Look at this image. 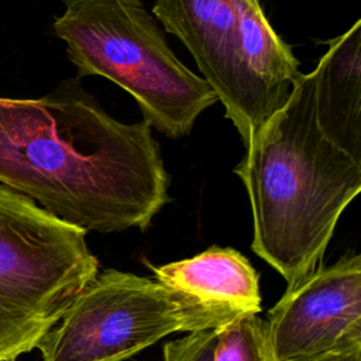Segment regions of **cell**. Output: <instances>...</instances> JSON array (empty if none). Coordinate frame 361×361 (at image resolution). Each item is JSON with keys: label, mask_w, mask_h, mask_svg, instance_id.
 I'll return each mask as SVG.
<instances>
[{"label": "cell", "mask_w": 361, "mask_h": 361, "mask_svg": "<svg viewBox=\"0 0 361 361\" xmlns=\"http://www.w3.org/2000/svg\"><path fill=\"white\" fill-rule=\"evenodd\" d=\"M0 183L99 233L145 230L171 200L151 126L111 117L79 78L39 99L0 97Z\"/></svg>", "instance_id": "cell-1"}, {"label": "cell", "mask_w": 361, "mask_h": 361, "mask_svg": "<svg viewBox=\"0 0 361 361\" xmlns=\"http://www.w3.org/2000/svg\"><path fill=\"white\" fill-rule=\"evenodd\" d=\"M234 172L251 204L252 251L296 285L322 267L341 213L361 190V161L319 127L312 73L293 83Z\"/></svg>", "instance_id": "cell-2"}, {"label": "cell", "mask_w": 361, "mask_h": 361, "mask_svg": "<svg viewBox=\"0 0 361 361\" xmlns=\"http://www.w3.org/2000/svg\"><path fill=\"white\" fill-rule=\"evenodd\" d=\"M54 21L78 78L102 76L124 89L142 120L171 138L189 134L217 97L166 44L141 0H62Z\"/></svg>", "instance_id": "cell-3"}, {"label": "cell", "mask_w": 361, "mask_h": 361, "mask_svg": "<svg viewBox=\"0 0 361 361\" xmlns=\"http://www.w3.org/2000/svg\"><path fill=\"white\" fill-rule=\"evenodd\" d=\"M151 13L192 54L247 147L302 75L259 0H157Z\"/></svg>", "instance_id": "cell-4"}, {"label": "cell", "mask_w": 361, "mask_h": 361, "mask_svg": "<svg viewBox=\"0 0 361 361\" xmlns=\"http://www.w3.org/2000/svg\"><path fill=\"white\" fill-rule=\"evenodd\" d=\"M83 228L0 185V361H17L97 275Z\"/></svg>", "instance_id": "cell-5"}, {"label": "cell", "mask_w": 361, "mask_h": 361, "mask_svg": "<svg viewBox=\"0 0 361 361\" xmlns=\"http://www.w3.org/2000/svg\"><path fill=\"white\" fill-rule=\"evenodd\" d=\"M245 314L157 278L106 269L38 341L42 361H124L178 331L219 329Z\"/></svg>", "instance_id": "cell-6"}, {"label": "cell", "mask_w": 361, "mask_h": 361, "mask_svg": "<svg viewBox=\"0 0 361 361\" xmlns=\"http://www.w3.org/2000/svg\"><path fill=\"white\" fill-rule=\"evenodd\" d=\"M265 322L276 361L361 348L360 254L347 252L288 286Z\"/></svg>", "instance_id": "cell-7"}, {"label": "cell", "mask_w": 361, "mask_h": 361, "mask_svg": "<svg viewBox=\"0 0 361 361\" xmlns=\"http://www.w3.org/2000/svg\"><path fill=\"white\" fill-rule=\"evenodd\" d=\"M310 73L319 127L331 142L361 161V20L327 42Z\"/></svg>", "instance_id": "cell-8"}, {"label": "cell", "mask_w": 361, "mask_h": 361, "mask_svg": "<svg viewBox=\"0 0 361 361\" xmlns=\"http://www.w3.org/2000/svg\"><path fill=\"white\" fill-rule=\"evenodd\" d=\"M155 278L197 299L241 313L261 312L258 274L234 248L210 247L180 261L152 267Z\"/></svg>", "instance_id": "cell-9"}, {"label": "cell", "mask_w": 361, "mask_h": 361, "mask_svg": "<svg viewBox=\"0 0 361 361\" xmlns=\"http://www.w3.org/2000/svg\"><path fill=\"white\" fill-rule=\"evenodd\" d=\"M214 361H276L267 322L255 313H245L220 326Z\"/></svg>", "instance_id": "cell-10"}, {"label": "cell", "mask_w": 361, "mask_h": 361, "mask_svg": "<svg viewBox=\"0 0 361 361\" xmlns=\"http://www.w3.org/2000/svg\"><path fill=\"white\" fill-rule=\"evenodd\" d=\"M217 329L192 331L165 343L164 361H214Z\"/></svg>", "instance_id": "cell-11"}, {"label": "cell", "mask_w": 361, "mask_h": 361, "mask_svg": "<svg viewBox=\"0 0 361 361\" xmlns=\"http://www.w3.org/2000/svg\"><path fill=\"white\" fill-rule=\"evenodd\" d=\"M309 361H361V348H351L345 351H337L326 354Z\"/></svg>", "instance_id": "cell-12"}]
</instances>
